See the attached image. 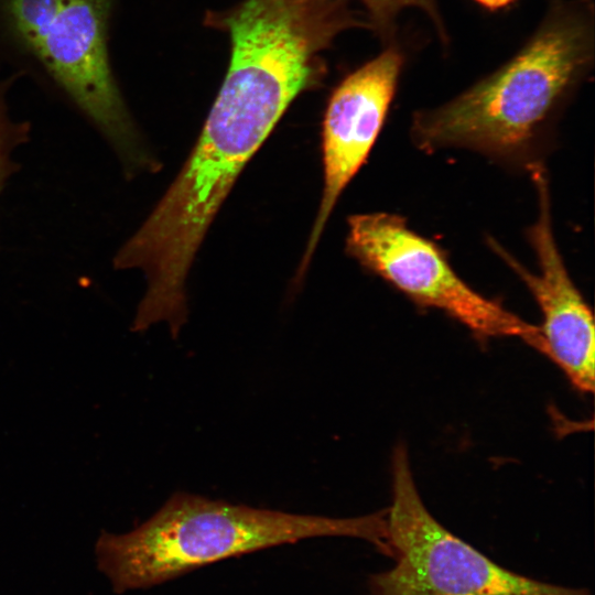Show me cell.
Listing matches in <instances>:
<instances>
[{
  "mask_svg": "<svg viewBox=\"0 0 595 595\" xmlns=\"http://www.w3.org/2000/svg\"><path fill=\"white\" fill-rule=\"evenodd\" d=\"M586 4L560 6L499 69L436 108L414 115L411 139L428 153L450 148L531 167L593 60Z\"/></svg>",
  "mask_w": 595,
  "mask_h": 595,
  "instance_id": "cell-1",
  "label": "cell"
},
{
  "mask_svg": "<svg viewBox=\"0 0 595 595\" xmlns=\"http://www.w3.org/2000/svg\"><path fill=\"white\" fill-rule=\"evenodd\" d=\"M321 537L361 539L388 556L387 510L331 518L176 493L130 532L102 531L95 552L99 570L121 594L221 560Z\"/></svg>",
  "mask_w": 595,
  "mask_h": 595,
  "instance_id": "cell-2",
  "label": "cell"
},
{
  "mask_svg": "<svg viewBox=\"0 0 595 595\" xmlns=\"http://www.w3.org/2000/svg\"><path fill=\"white\" fill-rule=\"evenodd\" d=\"M119 0H0V68L30 77L83 117L127 176L156 167L111 61Z\"/></svg>",
  "mask_w": 595,
  "mask_h": 595,
  "instance_id": "cell-3",
  "label": "cell"
},
{
  "mask_svg": "<svg viewBox=\"0 0 595 595\" xmlns=\"http://www.w3.org/2000/svg\"><path fill=\"white\" fill-rule=\"evenodd\" d=\"M387 509L389 570L369 575L368 595H592L510 571L442 526L414 483L407 447L392 453Z\"/></svg>",
  "mask_w": 595,
  "mask_h": 595,
  "instance_id": "cell-4",
  "label": "cell"
},
{
  "mask_svg": "<svg viewBox=\"0 0 595 595\" xmlns=\"http://www.w3.org/2000/svg\"><path fill=\"white\" fill-rule=\"evenodd\" d=\"M346 252L415 304L442 311L475 335L517 337L548 355L540 326L472 289L439 246L413 231L403 217L391 213L350 216Z\"/></svg>",
  "mask_w": 595,
  "mask_h": 595,
  "instance_id": "cell-5",
  "label": "cell"
},
{
  "mask_svg": "<svg viewBox=\"0 0 595 595\" xmlns=\"http://www.w3.org/2000/svg\"><path fill=\"white\" fill-rule=\"evenodd\" d=\"M529 171L537 191L539 212L537 220L527 230V238L538 260V272L528 270L494 239H489V245L537 301L543 317L540 328L547 344V356L577 390L593 392V313L571 279L554 238L548 173L541 162Z\"/></svg>",
  "mask_w": 595,
  "mask_h": 595,
  "instance_id": "cell-6",
  "label": "cell"
},
{
  "mask_svg": "<svg viewBox=\"0 0 595 595\" xmlns=\"http://www.w3.org/2000/svg\"><path fill=\"white\" fill-rule=\"evenodd\" d=\"M402 64L401 53L391 46L349 74L328 100L322 127L323 195L298 281L310 264L337 199L366 162L383 127Z\"/></svg>",
  "mask_w": 595,
  "mask_h": 595,
  "instance_id": "cell-7",
  "label": "cell"
},
{
  "mask_svg": "<svg viewBox=\"0 0 595 595\" xmlns=\"http://www.w3.org/2000/svg\"><path fill=\"white\" fill-rule=\"evenodd\" d=\"M19 78L12 72L4 76L0 68V195L18 169L14 155L31 133L30 122L15 118L9 106V93Z\"/></svg>",
  "mask_w": 595,
  "mask_h": 595,
  "instance_id": "cell-8",
  "label": "cell"
},
{
  "mask_svg": "<svg viewBox=\"0 0 595 595\" xmlns=\"http://www.w3.org/2000/svg\"><path fill=\"white\" fill-rule=\"evenodd\" d=\"M376 24L382 30L391 26L396 15L404 8L419 7L435 17L434 0H360Z\"/></svg>",
  "mask_w": 595,
  "mask_h": 595,
  "instance_id": "cell-9",
  "label": "cell"
},
{
  "mask_svg": "<svg viewBox=\"0 0 595 595\" xmlns=\"http://www.w3.org/2000/svg\"><path fill=\"white\" fill-rule=\"evenodd\" d=\"M475 1H477L478 3H480L482 6L488 9L494 10V9L506 7L509 3H511L513 0H475Z\"/></svg>",
  "mask_w": 595,
  "mask_h": 595,
  "instance_id": "cell-10",
  "label": "cell"
}]
</instances>
